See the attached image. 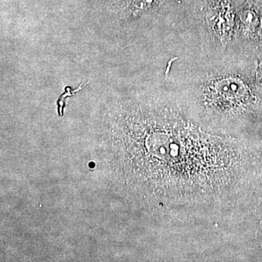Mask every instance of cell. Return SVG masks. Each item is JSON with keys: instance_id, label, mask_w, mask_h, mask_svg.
<instances>
[{"instance_id": "6da1fadb", "label": "cell", "mask_w": 262, "mask_h": 262, "mask_svg": "<svg viewBox=\"0 0 262 262\" xmlns=\"http://www.w3.org/2000/svg\"><path fill=\"white\" fill-rule=\"evenodd\" d=\"M190 19L179 21L178 29L190 38L198 56L223 54L233 42L238 4L234 0H202Z\"/></svg>"}]
</instances>
